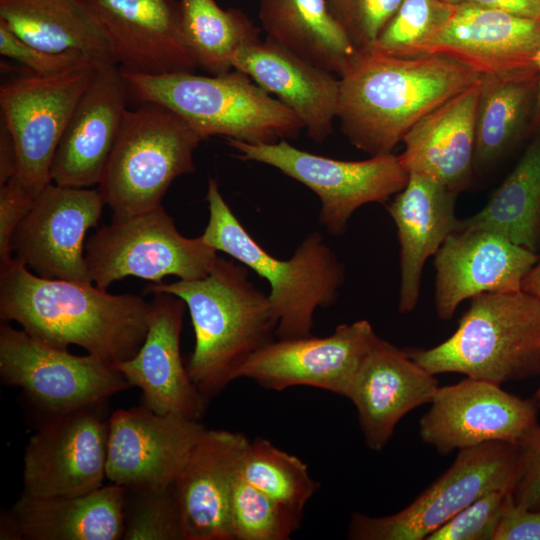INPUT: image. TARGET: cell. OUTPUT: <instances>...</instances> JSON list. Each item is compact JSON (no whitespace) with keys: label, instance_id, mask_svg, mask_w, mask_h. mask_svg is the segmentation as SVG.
Returning <instances> with one entry per match:
<instances>
[{"label":"cell","instance_id":"obj_31","mask_svg":"<svg viewBox=\"0 0 540 540\" xmlns=\"http://www.w3.org/2000/svg\"><path fill=\"white\" fill-rule=\"evenodd\" d=\"M267 37L308 62L341 75L357 50L326 0H260Z\"/></svg>","mask_w":540,"mask_h":540},{"label":"cell","instance_id":"obj_16","mask_svg":"<svg viewBox=\"0 0 540 540\" xmlns=\"http://www.w3.org/2000/svg\"><path fill=\"white\" fill-rule=\"evenodd\" d=\"M378 338L365 319L341 324L325 337L278 338L252 354L236 379L247 378L276 391L309 386L346 397Z\"/></svg>","mask_w":540,"mask_h":540},{"label":"cell","instance_id":"obj_33","mask_svg":"<svg viewBox=\"0 0 540 540\" xmlns=\"http://www.w3.org/2000/svg\"><path fill=\"white\" fill-rule=\"evenodd\" d=\"M182 33L198 68L210 75L233 69L236 51L260 40V29L241 10L222 9L215 0H180Z\"/></svg>","mask_w":540,"mask_h":540},{"label":"cell","instance_id":"obj_47","mask_svg":"<svg viewBox=\"0 0 540 540\" xmlns=\"http://www.w3.org/2000/svg\"><path fill=\"white\" fill-rule=\"evenodd\" d=\"M536 64L539 71V85L535 107L529 125V134L540 133V48L536 57Z\"/></svg>","mask_w":540,"mask_h":540},{"label":"cell","instance_id":"obj_4","mask_svg":"<svg viewBox=\"0 0 540 540\" xmlns=\"http://www.w3.org/2000/svg\"><path fill=\"white\" fill-rule=\"evenodd\" d=\"M206 200L209 220L202 239L268 281V297L278 320L277 338L311 335L315 311L336 302L345 277L343 263L324 237L318 232L309 234L290 259L280 260L247 232L214 178L208 180Z\"/></svg>","mask_w":540,"mask_h":540},{"label":"cell","instance_id":"obj_8","mask_svg":"<svg viewBox=\"0 0 540 540\" xmlns=\"http://www.w3.org/2000/svg\"><path fill=\"white\" fill-rule=\"evenodd\" d=\"M519 476V448L502 441L458 451L453 464L403 510L383 517L355 512L348 538L354 540H425L484 494L514 492Z\"/></svg>","mask_w":540,"mask_h":540},{"label":"cell","instance_id":"obj_29","mask_svg":"<svg viewBox=\"0 0 540 540\" xmlns=\"http://www.w3.org/2000/svg\"><path fill=\"white\" fill-rule=\"evenodd\" d=\"M0 22L40 50L83 54L101 67L116 64L104 33L80 0H0Z\"/></svg>","mask_w":540,"mask_h":540},{"label":"cell","instance_id":"obj_38","mask_svg":"<svg viewBox=\"0 0 540 540\" xmlns=\"http://www.w3.org/2000/svg\"><path fill=\"white\" fill-rule=\"evenodd\" d=\"M513 491L492 490L464 508L425 540H494Z\"/></svg>","mask_w":540,"mask_h":540},{"label":"cell","instance_id":"obj_2","mask_svg":"<svg viewBox=\"0 0 540 540\" xmlns=\"http://www.w3.org/2000/svg\"><path fill=\"white\" fill-rule=\"evenodd\" d=\"M339 77L341 131L358 150L377 156L392 154L419 120L481 75L442 55L396 57L365 49Z\"/></svg>","mask_w":540,"mask_h":540},{"label":"cell","instance_id":"obj_20","mask_svg":"<svg viewBox=\"0 0 540 540\" xmlns=\"http://www.w3.org/2000/svg\"><path fill=\"white\" fill-rule=\"evenodd\" d=\"M146 337L137 353L115 364L131 386L142 391L143 405L158 414L175 413L199 420L207 398L184 366L180 335L186 304L166 292H153Z\"/></svg>","mask_w":540,"mask_h":540},{"label":"cell","instance_id":"obj_45","mask_svg":"<svg viewBox=\"0 0 540 540\" xmlns=\"http://www.w3.org/2000/svg\"><path fill=\"white\" fill-rule=\"evenodd\" d=\"M17 175V153L13 137L1 120L0 125V186Z\"/></svg>","mask_w":540,"mask_h":540},{"label":"cell","instance_id":"obj_28","mask_svg":"<svg viewBox=\"0 0 540 540\" xmlns=\"http://www.w3.org/2000/svg\"><path fill=\"white\" fill-rule=\"evenodd\" d=\"M457 196L458 193L430 177L409 174L404 189L387 206L396 225L400 248V313L415 309L427 259L458 230Z\"/></svg>","mask_w":540,"mask_h":540},{"label":"cell","instance_id":"obj_5","mask_svg":"<svg viewBox=\"0 0 540 540\" xmlns=\"http://www.w3.org/2000/svg\"><path fill=\"white\" fill-rule=\"evenodd\" d=\"M121 72L129 100L171 109L202 140L224 136L247 143H275L296 138L304 129L294 112L238 70L210 76Z\"/></svg>","mask_w":540,"mask_h":540},{"label":"cell","instance_id":"obj_24","mask_svg":"<svg viewBox=\"0 0 540 540\" xmlns=\"http://www.w3.org/2000/svg\"><path fill=\"white\" fill-rule=\"evenodd\" d=\"M435 375L390 342L377 339L346 398L356 407L367 446L380 451L398 422L415 408L430 403L437 388Z\"/></svg>","mask_w":540,"mask_h":540},{"label":"cell","instance_id":"obj_6","mask_svg":"<svg viewBox=\"0 0 540 540\" xmlns=\"http://www.w3.org/2000/svg\"><path fill=\"white\" fill-rule=\"evenodd\" d=\"M407 354L433 375L460 373L501 385L540 374V297L523 290L471 299L456 331Z\"/></svg>","mask_w":540,"mask_h":540},{"label":"cell","instance_id":"obj_25","mask_svg":"<svg viewBox=\"0 0 540 540\" xmlns=\"http://www.w3.org/2000/svg\"><path fill=\"white\" fill-rule=\"evenodd\" d=\"M232 65L294 112L312 140L322 142L331 134L340 93L334 73L268 37L240 47Z\"/></svg>","mask_w":540,"mask_h":540},{"label":"cell","instance_id":"obj_1","mask_svg":"<svg viewBox=\"0 0 540 540\" xmlns=\"http://www.w3.org/2000/svg\"><path fill=\"white\" fill-rule=\"evenodd\" d=\"M151 313L152 303L137 295L43 278L13 257L0 264L1 320L58 348L78 345L113 365L126 361L140 349Z\"/></svg>","mask_w":540,"mask_h":540},{"label":"cell","instance_id":"obj_10","mask_svg":"<svg viewBox=\"0 0 540 540\" xmlns=\"http://www.w3.org/2000/svg\"><path fill=\"white\" fill-rule=\"evenodd\" d=\"M227 140L239 159L272 166L312 190L321 200L320 221L334 235L345 232L358 208L368 203H386L404 189L409 179L393 153L345 161L298 149L287 140Z\"/></svg>","mask_w":540,"mask_h":540},{"label":"cell","instance_id":"obj_19","mask_svg":"<svg viewBox=\"0 0 540 540\" xmlns=\"http://www.w3.org/2000/svg\"><path fill=\"white\" fill-rule=\"evenodd\" d=\"M539 255L487 230H458L434 255L435 309L450 320L467 299L488 292H514Z\"/></svg>","mask_w":540,"mask_h":540},{"label":"cell","instance_id":"obj_46","mask_svg":"<svg viewBox=\"0 0 540 540\" xmlns=\"http://www.w3.org/2000/svg\"><path fill=\"white\" fill-rule=\"evenodd\" d=\"M522 290L540 297V255L536 264L525 277Z\"/></svg>","mask_w":540,"mask_h":540},{"label":"cell","instance_id":"obj_44","mask_svg":"<svg viewBox=\"0 0 540 540\" xmlns=\"http://www.w3.org/2000/svg\"><path fill=\"white\" fill-rule=\"evenodd\" d=\"M458 6L470 5L501 10L540 22V0H443Z\"/></svg>","mask_w":540,"mask_h":540},{"label":"cell","instance_id":"obj_14","mask_svg":"<svg viewBox=\"0 0 540 540\" xmlns=\"http://www.w3.org/2000/svg\"><path fill=\"white\" fill-rule=\"evenodd\" d=\"M105 404L47 417L24 453L23 492L79 495L103 486L109 418Z\"/></svg>","mask_w":540,"mask_h":540},{"label":"cell","instance_id":"obj_26","mask_svg":"<svg viewBox=\"0 0 540 540\" xmlns=\"http://www.w3.org/2000/svg\"><path fill=\"white\" fill-rule=\"evenodd\" d=\"M126 487L110 483L79 495L22 492L1 517L0 539L119 540Z\"/></svg>","mask_w":540,"mask_h":540},{"label":"cell","instance_id":"obj_27","mask_svg":"<svg viewBox=\"0 0 540 540\" xmlns=\"http://www.w3.org/2000/svg\"><path fill=\"white\" fill-rule=\"evenodd\" d=\"M479 90L480 79L428 113L406 133L404 150L398 158L409 174L430 177L458 194L471 186Z\"/></svg>","mask_w":540,"mask_h":540},{"label":"cell","instance_id":"obj_21","mask_svg":"<svg viewBox=\"0 0 540 540\" xmlns=\"http://www.w3.org/2000/svg\"><path fill=\"white\" fill-rule=\"evenodd\" d=\"M249 439L206 429L174 480L185 540H232L234 484Z\"/></svg>","mask_w":540,"mask_h":540},{"label":"cell","instance_id":"obj_48","mask_svg":"<svg viewBox=\"0 0 540 540\" xmlns=\"http://www.w3.org/2000/svg\"><path fill=\"white\" fill-rule=\"evenodd\" d=\"M534 401L536 402L538 408L540 409V386L539 388L537 389V392L535 393V396H534Z\"/></svg>","mask_w":540,"mask_h":540},{"label":"cell","instance_id":"obj_12","mask_svg":"<svg viewBox=\"0 0 540 540\" xmlns=\"http://www.w3.org/2000/svg\"><path fill=\"white\" fill-rule=\"evenodd\" d=\"M100 68L86 65L49 76L30 72L1 84V120L14 140L17 176L37 194L51 183L58 143Z\"/></svg>","mask_w":540,"mask_h":540},{"label":"cell","instance_id":"obj_23","mask_svg":"<svg viewBox=\"0 0 540 540\" xmlns=\"http://www.w3.org/2000/svg\"><path fill=\"white\" fill-rule=\"evenodd\" d=\"M539 48V21L501 10L452 5L424 55L449 57L485 75L537 65Z\"/></svg>","mask_w":540,"mask_h":540},{"label":"cell","instance_id":"obj_11","mask_svg":"<svg viewBox=\"0 0 540 540\" xmlns=\"http://www.w3.org/2000/svg\"><path fill=\"white\" fill-rule=\"evenodd\" d=\"M2 381L21 388L50 416L105 404L131 387L115 365L42 342L7 322L0 327Z\"/></svg>","mask_w":540,"mask_h":540},{"label":"cell","instance_id":"obj_40","mask_svg":"<svg viewBox=\"0 0 540 540\" xmlns=\"http://www.w3.org/2000/svg\"><path fill=\"white\" fill-rule=\"evenodd\" d=\"M0 53L4 57L22 63L30 72L42 76L64 73L86 65L99 66L83 54L52 53L33 47L17 37L2 22H0Z\"/></svg>","mask_w":540,"mask_h":540},{"label":"cell","instance_id":"obj_34","mask_svg":"<svg viewBox=\"0 0 540 540\" xmlns=\"http://www.w3.org/2000/svg\"><path fill=\"white\" fill-rule=\"evenodd\" d=\"M238 474L265 495L299 513H303L319 489L306 463L264 438L249 441Z\"/></svg>","mask_w":540,"mask_h":540},{"label":"cell","instance_id":"obj_43","mask_svg":"<svg viewBox=\"0 0 540 540\" xmlns=\"http://www.w3.org/2000/svg\"><path fill=\"white\" fill-rule=\"evenodd\" d=\"M494 540H540V510L507 505Z\"/></svg>","mask_w":540,"mask_h":540},{"label":"cell","instance_id":"obj_42","mask_svg":"<svg viewBox=\"0 0 540 540\" xmlns=\"http://www.w3.org/2000/svg\"><path fill=\"white\" fill-rule=\"evenodd\" d=\"M519 476L513 492L515 505L540 510V426L519 443Z\"/></svg>","mask_w":540,"mask_h":540},{"label":"cell","instance_id":"obj_17","mask_svg":"<svg viewBox=\"0 0 540 540\" xmlns=\"http://www.w3.org/2000/svg\"><path fill=\"white\" fill-rule=\"evenodd\" d=\"M205 430L198 420L144 405L118 409L109 417L106 478L124 487L172 484Z\"/></svg>","mask_w":540,"mask_h":540},{"label":"cell","instance_id":"obj_9","mask_svg":"<svg viewBox=\"0 0 540 540\" xmlns=\"http://www.w3.org/2000/svg\"><path fill=\"white\" fill-rule=\"evenodd\" d=\"M217 258V251L201 236H183L162 206L112 221L85 243L89 279L103 290L128 276L154 283L167 275L199 279L209 273Z\"/></svg>","mask_w":540,"mask_h":540},{"label":"cell","instance_id":"obj_7","mask_svg":"<svg viewBox=\"0 0 540 540\" xmlns=\"http://www.w3.org/2000/svg\"><path fill=\"white\" fill-rule=\"evenodd\" d=\"M200 135L180 115L157 103L126 109L98 189L123 221L162 206L179 176L193 173Z\"/></svg>","mask_w":540,"mask_h":540},{"label":"cell","instance_id":"obj_36","mask_svg":"<svg viewBox=\"0 0 540 540\" xmlns=\"http://www.w3.org/2000/svg\"><path fill=\"white\" fill-rule=\"evenodd\" d=\"M302 514L265 495L238 474L230 509L232 540H287L300 527Z\"/></svg>","mask_w":540,"mask_h":540},{"label":"cell","instance_id":"obj_3","mask_svg":"<svg viewBox=\"0 0 540 540\" xmlns=\"http://www.w3.org/2000/svg\"><path fill=\"white\" fill-rule=\"evenodd\" d=\"M148 292L182 299L189 310L195 346L186 366L208 399L236 379L242 364L274 340L278 320L268 295L249 280L244 265L219 257L199 279L154 283Z\"/></svg>","mask_w":540,"mask_h":540},{"label":"cell","instance_id":"obj_22","mask_svg":"<svg viewBox=\"0 0 540 540\" xmlns=\"http://www.w3.org/2000/svg\"><path fill=\"white\" fill-rule=\"evenodd\" d=\"M128 93L118 65L100 68L78 101L54 153L51 182L98 185L118 137Z\"/></svg>","mask_w":540,"mask_h":540},{"label":"cell","instance_id":"obj_37","mask_svg":"<svg viewBox=\"0 0 540 540\" xmlns=\"http://www.w3.org/2000/svg\"><path fill=\"white\" fill-rule=\"evenodd\" d=\"M451 9L452 5L443 0H402L368 49L396 57L423 56L429 40L449 17Z\"/></svg>","mask_w":540,"mask_h":540},{"label":"cell","instance_id":"obj_39","mask_svg":"<svg viewBox=\"0 0 540 540\" xmlns=\"http://www.w3.org/2000/svg\"><path fill=\"white\" fill-rule=\"evenodd\" d=\"M356 50L370 48L402 0H326Z\"/></svg>","mask_w":540,"mask_h":540},{"label":"cell","instance_id":"obj_15","mask_svg":"<svg viewBox=\"0 0 540 540\" xmlns=\"http://www.w3.org/2000/svg\"><path fill=\"white\" fill-rule=\"evenodd\" d=\"M500 386L469 377L439 386L419 422L422 441L442 455L493 441L518 446L538 424L539 408Z\"/></svg>","mask_w":540,"mask_h":540},{"label":"cell","instance_id":"obj_13","mask_svg":"<svg viewBox=\"0 0 540 540\" xmlns=\"http://www.w3.org/2000/svg\"><path fill=\"white\" fill-rule=\"evenodd\" d=\"M104 205L98 188L49 183L14 231L12 257L43 278L92 283L84 240Z\"/></svg>","mask_w":540,"mask_h":540},{"label":"cell","instance_id":"obj_35","mask_svg":"<svg viewBox=\"0 0 540 540\" xmlns=\"http://www.w3.org/2000/svg\"><path fill=\"white\" fill-rule=\"evenodd\" d=\"M123 540H185L174 484L126 487Z\"/></svg>","mask_w":540,"mask_h":540},{"label":"cell","instance_id":"obj_30","mask_svg":"<svg viewBox=\"0 0 540 540\" xmlns=\"http://www.w3.org/2000/svg\"><path fill=\"white\" fill-rule=\"evenodd\" d=\"M538 85L537 65L481 75L475 169L493 167L529 134Z\"/></svg>","mask_w":540,"mask_h":540},{"label":"cell","instance_id":"obj_32","mask_svg":"<svg viewBox=\"0 0 540 540\" xmlns=\"http://www.w3.org/2000/svg\"><path fill=\"white\" fill-rule=\"evenodd\" d=\"M458 230H487L538 254L540 250V133L487 203L459 219ZM457 230V231H458Z\"/></svg>","mask_w":540,"mask_h":540},{"label":"cell","instance_id":"obj_41","mask_svg":"<svg viewBox=\"0 0 540 540\" xmlns=\"http://www.w3.org/2000/svg\"><path fill=\"white\" fill-rule=\"evenodd\" d=\"M37 195L17 175L0 186V264L12 258L11 238Z\"/></svg>","mask_w":540,"mask_h":540},{"label":"cell","instance_id":"obj_18","mask_svg":"<svg viewBox=\"0 0 540 540\" xmlns=\"http://www.w3.org/2000/svg\"><path fill=\"white\" fill-rule=\"evenodd\" d=\"M104 33L122 71L163 75L198 68L176 0H80Z\"/></svg>","mask_w":540,"mask_h":540}]
</instances>
